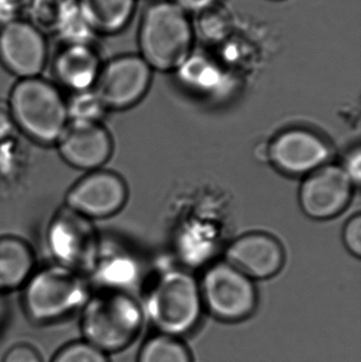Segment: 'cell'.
Returning <instances> with one entry per match:
<instances>
[{"mask_svg": "<svg viewBox=\"0 0 361 362\" xmlns=\"http://www.w3.org/2000/svg\"><path fill=\"white\" fill-rule=\"evenodd\" d=\"M81 310L83 340L107 355L135 342L146 318L141 304L126 291L100 289Z\"/></svg>", "mask_w": 361, "mask_h": 362, "instance_id": "6da1fadb", "label": "cell"}, {"mask_svg": "<svg viewBox=\"0 0 361 362\" xmlns=\"http://www.w3.org/2000/svg\"><path fill=\"white\" fill-rule=\"evenodd\" d=\"M194 36L188 13L174 1L155 2L140 21L139 55L153 71H175L192 54Z\"/></svg>", "mask_w": 361, "mask_h": 362, "instance_id": "7a4b0ae2", "label": "cell"}, {"mask_svg": "<svg viewBox=\"0 0 361 362\" xmlns=\"http://www.w3.org/2000/svg\"><path fill=\"white\" fill-rule=\"evenodd\" d=\"M8 112L23 134L42 144H57L69 122L59 88L40 76L21 78L14 85Z\"/></svg>", "mask_w": 361, "mask_h": 362, "instance_id": "3957f363", "label": "cell"}, {"mask_svg": "<svg viewBox=\"0 0 361 362\" xmlns=\"http://www.w3.org/2000/svg\"><path fill=\"white\" fill-rule=\"evenodd\" d=\"M89 297L84 274L59 265L51 266L34 272L23 285V306L30 320L47 325L82 310Z\"/></svg>", "mask_w": 361, "mask_h": 362, "instance_id": "277c9868", "label": "cell"}, {"mask_svg": "<svg viewBox=\"0 0 361 362\" xmlns=\"http://www.w3.org/2000/svg\"><path fill=\"white\" fill-rule=\"evenodd\" d=\"M142 308L158 333L188 335L199 327L203 315L199 283L187 272H167L150 289Z\"/></svg>", "mask_w": 361, "mask_h": 362, "instance_id": "5b68a950", "label": "cell"}, {"mask_svg": "<svg viewBox=\"0 0 361 362\" xmlns=\"http://www.w3.org/2000/svg\"><path fill=\"white\" fill-rule=\"evenodd\" d=\"M199 285L203 310L216 320L242 322L256 312L258 293L254 280L228 262L208 268Z\"/></svg>", "mask_w": 361, "mask_h": 362, "instance_id": "8992f818", "label": "cell"}, {"mask_svg": "<svg viewBox=\"0 0 361 362\" xmlns=\"http://www.w3.org/2000/svg\"><path fill=\"white\" fill-rule=\"evenodd\" d=\"M47 244L57 265L81 274H90L100 243L90 219L63 206L47 230Z\"/></svg>", "mask_w": 361, "mask_h": 362, "instance_id": "52a82bcc", "label": "cell"}, {"mask_svg": "<svg viewBox=\"0 0 361 362\" xmlns=\"http://www.w3.org/2000/svg\"><path fill=\"white\" fill-rule=\"evenodd\" d=\"M152 74L140 55H120L102 65L93 90L106 110H126L148 93Z\"/></svg>", "mask_w": 361, "mask_h": 362, "instance_id": "ba28073f", "label": "cell"}, {"mask_svg": "<svg viewBox=\"0 0 361 362\" xmlns=\"http://www.w3.org/2000/svg\"><path fill=\"white\" fill-rule=\"evenodd\" d=\"M354 183L343 167L326 165L307 175L299 192L303 212L324 221L341 214L351 200Z\"/></svg>", "mask_w": 361, "mask_h": 362, "instance_id": "9c48e42d", "label": "cell"}, {"mask_svg": "<svg viewBox=\"0 0 361 362\" xmlns=\"http://www.w3.org/2000/svg\"><path fill=\"white\" fill-rule=\"evenodd\" d=\"M127 195L126 183L121 176L97 169L70 187L65 206L88 219L106 218L124 206Z\"/></svg>", "mask_w": 361, "mask_h": 362, "instance_id": "30bf717a", "label": "cell"}, {"mask_svg": "<svg viewBox=\"0 0 361 362\" xmlns=\"http://www.w3.org/2000/svg\"><path fill=\"white\" fill-rule=\"evenodd\" d=\"M48 59V45L42 31L17 19L0 28V63L21 78L40 76Z\"/></svg>", "mask_w": 361, "mask_h": 362, "instance_id": "8fae6325", "label": "cell"}, {"mask_svg": "<svg viewBox=\"0 0 361 362\" xmlns=\"http://www.w3.org/2000/svg\"><path fill=\"white\" fill-rule=\"evenodd\" d=\"M330 156L328 144L319 135L292 129L278 135L267 148V157L282 173L307 176L326 165Z\"/></svg>", "mask_w": 361, "mask_h": 362, "instance_id": "7c38bea8", "label": "cell"}, {"mask_svg": "<svg viewBox=\"0 0 361 362\" xmlns=\"http://www.w3.org/2000/svg\"><path fill=\"white\" fill-rule=\"evenodd\" d=\"M61 158L76 169H101L112 156V140L100 122H68L57 140Z\"/></svg>", "mask_w": 361, "mask_h": 362, "instance_id": "4fadbf2b", "label": "cell"}, {"mask_svg": "<svg viewBox=\"0 0 361 362\" xmlns=\"http://www.w3.org/2000/svg\"><path fill=\"white\" fill-rule=\"evenodd\" d=\"M284 259L279 240L262 232L237 238L226 250V262L251 280H265L279 274Z\"/></svg>", "mask_w": 361, "mask_h": 362, "instance_id": "5bb4252c", "label": "cell"}, {"mask_svg": "<svg viewBox=\"0 0 361 362\" xmlns=\"http://www.w3.org/2000/svg\"><path fill=\"white\" fill-rule=\"evenodd\" d=\"M102 65L93 45H64L53 63L57 80L73 93L93 89Z\"/></svg>", "mask_w": 361, "mask_h": 362, "instance_id": "9a60e30c", "label": "cell"}, {"mask_svg": "<svg viewBox=\"0 0 361 362\" xmlns=\"http://www.w3.org/2000/svg\"><path fill=\"white\" fill-rule=\"evenodd\" d=\"M31 247L16 236L0 238V293L20 288L33 274Z\"/></svg>", "mask_w": 361, "mask_h": 362, "instance_id": "2e32d148", "label": "cell"}, {"mask_svg": "<svg viewBox=\"0 0 361 362\" xmlns=\"http://www.w3.org/2000/svg\"><path fill=\"white\" fill-rule=\"evenodd\" d=\"M85 18L97 34L112 35L133 18L137 0H78Z\"/></svg>", "mask_w": 361, "mask_h": 362, "instance_id": "e0dca14e", "label": "cell"}, {"mask_svg": "<svg viewBox=\"0 0 361 362\" xmlns=\"http://www.w3.org/2000/svg\"><path fill=\"white\" fill-rule=\"evenodd\" d=\"M54 33L64 45H93L97 35L85 18L78 0H59Z\"/></svg>", "mask_w": 361, "mask_h": 362, "instance_id": "ac0fdd59", "label": "cell"}, {"mask_svg": "<svg viewBox=\"0 0 361 362\" xmlns=\"http://www.w3.org/2000/svg\"><path fill=\"white\" fill-rule=\"evenodd\" d=\"M89 274L100 289L125 291L133 282L135 269L127 257L105 252L100 246L97 261Z\"/></svg>", "mask_w": 361, "mask_h": 362, "instance_id": "d6986e66", "label": "cell"}, {"mask_svg": "<svg viewBox=\"0 0 361 362\" xmlns=\"http://www.w3.org/2000/svg\"><path fill=\"white\" fill-rule=\"evenodd\" d=\"M137 362H193V359L182 338L157 333L142 344Z\"/></svg>", "mask_w": 361, "mask_h": 362, "instance_id": "ffe728a7", "label": "cell"}, {"mask_svg": "<svg viewBox=\"0 0 361 362\" xmlns=\"http://www.w3.org/2000/svg\"><path fill=\"white\" fill-rule=\"evenodd\" d=\"M66 104L69 122H100L106 110L93 89L73 93Z\"/></svg>", "mask_w": 361, "mask_h": 362, "instance_id": "44dd1931", "label": "cell"}, {"mask_svg": "<svg viewBox=\"0 0 361 362\" xmlns=\"http://www.w3.org/2000/svg\"><path fill=\"white\" fill-rule=\"evenodd\" d=\"M51 362H110V355L82 339L61 346Z\"/></svg>", "mask_w": 361, "mask_h": 362, "instance_id": "7402d4cb", "label": "cell"}, {"mask_svg": "<svg viewBox=\"0 0 361 362\" xmlns=\"http://www.w3.org/2000/svg\"><path fill=\"white\" fill-rule=\"evenodd\" d=\"M25 10L29 11V17L34 27L40 31L54 32L57 21L59 0H31Z\"/></svg>", "mask_w": 361, "mask_h": 362, "instance_id": "603a6c76", "label": "cell"}, {"mask_svg": "<svg viewBox=\"0 0 361 362\" xmlns=\"http://www.w3.org/2000/svg\"><path fill=\"white\" fill-rule=\"evenodd\" d=\"M343 243L348 250L360 257L361 255V216L360 214L352 217L343 229Z\"/></svg>", "mask_w": 361, "mask_h": 362, "instance_id": "cb8c5ba5", "label": "cell"}, {"mask_svg": "<svg viewBox=\"0 0 361 362\" xmlns=\"http://www.w3.org/2000/svg\"><path fill=\"white\" fill-rule=\"evenodd\" d=\"M1 362H44L40 353L29 344H17L11 346Z\"/></svg>", "mask_w": 361, "mask_h": 362, "instance_id": "d4e9b609", "label": "cell"}, {"mask_svg": "<svg viewBox=\"0 0 361 362\" xmlns=\"http://www.w3.org/2000/svg\"><path fill=\"white\" fill-rule=\"evenodd\" d=\"M25 6L20 0H0V28L17 21Z\"/></svg>", "mask_w": 361, "mask_h": 362, "instance_id": "484cf974", "label": "cell"}, {"mask_svg": "<svg viewBox=\"0 0 361 362\" xmlns=\"http://www.w3.org/2000/svg\"><path fill=\"white\" fill-rule=\"evenodd\" d=\"M218 0H174L176 4L186 13H199L205 12L209 8H213Z\"/></svg>", "mask_w": 361, "mask_h": 362, "instance_id": "4316f807", "label": "cell"}, {"mask_svg": "<svg viewBox=\"0 0 361 362\" xmlns=\"http://www.w3.org/2000/svg\"><path fill=\"white\" fill-rule=\"evenodd\" d=\"M360 150H356L355 152L352 154L348 160L347 165L343 167L345 171L347 172L348 175L350 176L354 185L360 182Z\"/></svg>", "mask_w": 361, "mask_h": 362, "instance_id": "83f0119b", "label": "cell"}, {"mask_svg": "<svg viewBox=\"0 0 361 362\" xmlns=\"http://www.w3.org/2000/svg\"><path fill=\"white\" fill-rule=\"evenodd\" d=\"M13 125H14V122H13L10 112L0 107V139L10 134Z\"/></svg>", "mask_w": 361, "mask_h": 362, "instance_id": "f1b7e54d", "label": "cell"}, {"mask_svg": "<svg viewBox=\"0 0 361 362\" xmlns=\"http://www.w3.org/2000/svg\"><path fill=\"white\" fill-rule=\"evenodd\" d=\"M4 300L1 298V293H0V325H1L2 320H4Z\"/></svg>", "mask_w": 361, "mask_h": 362, "instance_id": "f546056e", "label": "cell"}, {"mask_svg": "<svg viewBox=\"0 0 361 362\" xmlns=\"http://www.w3.org/2000/svg\"><path fill=\"white\" fill-rule=\"evenodd\" d=\"M273 1H281V0H273Z\"/></svg>", "mask_w": 361, "mask_h": 362, "instance_id": "4dcf8cb0", "label": "cell"}]
</instances>
